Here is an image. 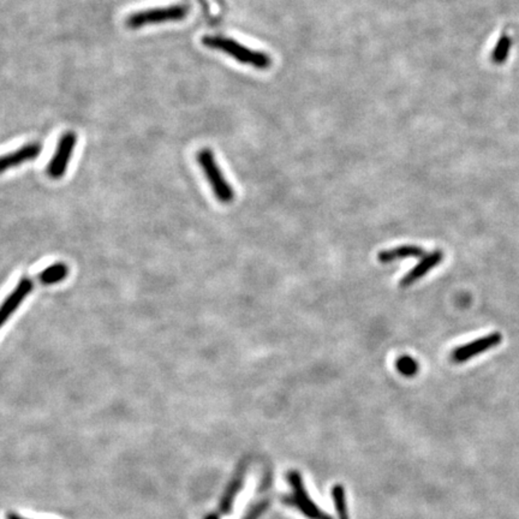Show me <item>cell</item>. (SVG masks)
I'll return each instance as SVG.
<instances>
[{
  "label": "cell",
  "mask_w": 519,
  "mask_h": 519,
  "mask_svg": "<svg viewBox=\"0 0 519 519\" xmlns=\"http://www.w3.org/2000/svg\"><path fill=\"white\" fill-rule=\"evenodd\" d=\"M396 367H397V371L407 378L415 376L419 371V363L412 357L407 356V355L399 357L396 362Z\"/></svg>",
  "instance_id": "4fadbf2b"
},
{
  "label": "cell",
  "mask_w": 519,
  "mask_h": 519,
  "mask_svg": "<svg viewBox=\"0 0 519 519\" xmlns=\"http://www.w3.org/2000/svg\"><path fill=\"white\" fill-rule=\"evenodd\" d=\"M70 273L69 266L64 262H57L51 266L46 267L45 270L39 273L37 276V280L44 286H50V285L59 284L64 280L67 279Z\"/></svg>",
  "instance_id": "8fae6325"
},
{
  "label": "cell",
  "mask_w": 519,
  "mask_h": 519,
  "mask_svg": "<svg viewBox=\"0 0 519 519\" xmlns=\"http://www.w3.org/2000/svg\"><path fill=\"white\" fill-rule=\"evenodd\" d=\"M34 286H35V281L30 276H23L19 280L12 292L5 298L1 306V310H0L1 326H4L8 322L10 317L14 315L15 312L19 309V306L24 302V299L32 294Z\"/></svg>",
  "instance_id": "52a82bcc"
},
{
  "label": "cell",
  "mask_w": 519,
  "mask_h": 519,
  "mask_svg": "<svg viewBox=\"0 0 519 519\" xmlns=\"http://www.w3.org/2000/svg\"><path fill=\"white\" fill-rule=\"evenodd\" d=\"M188 8L183 5H171L165 8L145 10L140 12L130 15L127 17V24L130 28H140L148 24L158 23L176 22L186 19Z\"/></svg>",
  "instance_id": "3957f363"
},
{
  "label": "cell",
  "mask_w": 519,
  "mask_h": 519,
  "mask_svg": "<svg viewBox=\"0 0 519 519\" xmlns=\"http://www.w3.org/2000/svg\"><path fill=\"white\" fill-rule=\"evenodd\" d=\"M443 256H445L443 252L439 250V249L438 250H434L433 253L427 254L409 273L403 276L402 280H401V286L409 288L411 285L417 283L419 280L427 276L433 268L439 266L443 262Z\"/></svg>",
  "instance_id": "ba28073f"
},
{
  "label": "cell",
  "mask_w": 519,
  "mask_h": 519,
  "mask_svg": "<svg viewBox=\"0 0 519 519\" xmlns=\"http://www.w3.org/2000/svg\"><path fill=\"white\" fill-rule=\"evenodd\" d=\"M425 250L417 245H401L396 248L387 249L378 255L381 263H391V262L405 260V258H417L425 256Z\"/></svg>",
  "instance_id": "30bf717a"
},
{
  "label": "cell",
  "mask_w": 519,
  "mask_h": 519,
  "mask_svg": "<svg viewBox=\"0 0 519 519\" xmlns=\"http://www.w3.org/2000/svg\"><path fill=\"white\" fill-rule=\"evenodd\" d=\"M288 480L289 483L292 487V495L291 497L285 498L284 501L289 505L294 506L297 507L298 510L302 512L303 515L307 516L308 518L310 519H333L330 515H327L325 512L317 507V506L313 502L310 497L308 495L306 488L303 486L302 477L297 471H290L288 475Z\"/></svg>",
  "instance_id": "277c9868"
},
{
  "label": "cell",
  "mask_w": 519,
  "mask_h": 519,
  "mask_svg": "<svg viewBox=\"0 0 519 519\" xmlns=\"http://www.w3.org/2000/svg\"><path fill=\"white\" fill-rule=\"evenodd\" d=\"M76 143L77 135L73 131L64 132L63 135L60 136L57 147H55V154L46 170L47 176L55 181L65 176L70 160L73 158V149L76 147Z\"/></svg>",
  "instance_id": "5b68a950"
},
{
  "label": "cell",
  "mask_w": 519,
  "mask_h": 519,
  "mask_svg": "<svg viewBox=\"0 0 519 519\" xmlns=\"http://www.w3.org/2000/svg\"><path fill=\"white\" fill-rule=\"evenodd\" d=\"M197 163L202 168L204 176L207 178L209 186L212 188L213 194L220 204H229L235 200V189L226 179L220 167L218 165L217 159L212 150L208 148L201 149L197 153Z\"/></svg>",
  "instance_id": "7a4b0ae2"
},
{
  "label": "cell",
  "mask_w": 519,
  "mask_h": 519,
  "mask_svg": "<svg viewBox=\"0 0 519 519\" xmlns=\"http://www.w3.org/2000/svg\"><path fill=\"white\" fill-rule=\"evenodd\" d=\"M332 497H333L334 505L337 509L339 519H349L348 505H346L344 488L342 486H335L332 491Z\"/></svg>",
  "instance_id": "5bb4252c"
},
{
  "label": "cell",
  "mask_w": 519,
  "mask_h": 519,
  "mask_svg": "<svg viewBox=\"0 0 519 519\" xmlns=\"http://www.w3.org/2000/svg\"><path fill=\"white\" fill-rule=\"evenodd\" d=\"M511 39L506 35L502 37L498 40L497 45L494 47L492 53V60L495 64L505 63L506 59L509 57L511 50Z\"/></svg>",
  "instance_id": "7c38bea8"
},
{
  "label": "cell",
  "mask_w": 519,
  "mask_h": 519,
  "mask_svg": "<svg viewBox=\"0 0 519 519\" xmlns=\"http://www.w3.org/2000/svg\"><path fill=\"white\" fill-rule=\"evenodd\" d=\"M502 335L500 333L488 334L483 338L476 339L474 342L458 346L451 353V360L455 363H464L480 353H486L491 349L495 348L501 343Z\"/></svg>",
  "instance_id": "8992f818"
},
{
  "label": "cell",
  "mask_w": 519,
  "mask_h": 519,
  "mask_svg": "<svg viewBox=\"0 0 519 519\" xmlns=\"http://www.w3.org/2000/svg\"><path fill=\"white\" fill-rule=\"evenodd\" d=\"M41 152H42V146L37 142L23 146L21 148L16 149L15 152L5 154L4 157L1 158V161H0V170L4 173L10 168L19 166V165L27 163V161H32L37 157H40Z\"/></svg>",
  "instance_id": "9c48e42d"
},
{
  "label": "cell",
  "mask_w": 519,
  "mask_h": 519,
  "mask_svg": "<svg viewBox=\"0 0 519 519\" xmlns=\"http://www.w3.org/2000/svg\"><path fill=\"white\" fill-rule=\"evenodd\" d=\"M202 44L208 49L222 51L226 55H231L242 64L253 65L256 69L266 70L272 64L270 55L249 49L247 46L242 45L237 41L232 40L230 37H217V35H207L202 37Z\"/></svg>",
  "instance_id": "6da1fadb"
}]
</instances>
